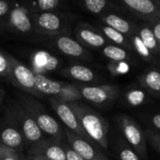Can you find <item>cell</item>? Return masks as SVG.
<instances>
[{
  "label": "cell",
  "mask_w": 160,
  "mask_h": 160,
  "mask_svg": "<svg viewBox=\"0 0 160 160\" xmlns=\"http://www.w3.org/2000/svg\"><path fill=\"white\" fill-rule=\"evenodd\" d=\"M77 115L79 122L88 136L100 148L107 150L109 147V129L110 125L98 112L93 108L78 102L68 103Z\"/></svg>",
  "instance_id": "cell-1"
},
{
  "label": "cell",
  "mask_w": 160,
  "mask_h": 160,
  "mask_svg": "<svg viewBox=\"0 0 160 160\" xmlns=\"http://www.w3.org/2000/svg\"><path fill=\"white\" fill-rule=\"evenodd\" d=\"M22 106L30 113L40 130L44 135H48L52 140L62 142L65 137V130L62 128L60 124L51 116L43 108V106L34 98L24 96L21 98Z\"/></svg>",
  "instance_id": "cell-2"
},
{
  "label": "cell",
  "mask_w": 160,
  "mask_h": 160,
  "mask_svg": "<svg viewBox=\"0 0 160 160\" xmlns=\"http://www.w3.org/2000/svg\"><path fill=\"white\" fill-rule=\"evenodd\" d=\"M35 79L37 89L42 96L46 95L67 103L78 102L82 99L77 84L50 79L40 74H35Z\"/></svg>",
  "instance_id": "cell-3"
},
{
  "label": "cell",
  "mask_w": 160,
  "mask_h": 160,
  "mask_svg": "<svg viewBox=\"0 0 160 160\" xmlns=\"http://www.w3.org/2000/svg\"><path fill=\"white\" fill-rule=\"evenodd\" d=\"M116 123L126 142L136 152L141 159H146L147 140L141 125L134 119L125 114L118 115Z\"/></svg>",
  "instance_id": "cell-4"
},
{
  "label": "cell",
  "mask_w": 160,
  "mask_h": 160,
  "mask_svg": "<svg viewBox=\"0 0 160 160\" xmlns=\"http://www.w3.org/2000/svg\"><path fill=\"white\" fill-rule=\"evenodd\" d=\"M9 116L15 121L16 126L20 129L26 145L29 147L43 141L44 133L40 130L30 113L22 106L15 105L11 108Z\"/></svg>",
  "instance_id": "cell-5"
},
{
  "label": "cell",
  "mask_w": 160,
  "mask_h": 160,
  "mask_svg": "<svg viewBox=\"0 0 160 160\" xmlns=\"http://www.w3.org/2000/svg\"><path fill=\"white\" fill-rule=\"evenodd\" d=\"M83 99L98 107H107L114 103L121 95V90L116 85H84L77 84Z\"/></svg>",
  "instance_id": "cell-6"
},
{
  "label": "cell",
  "mask_w": 160,
  "mask_h": 160,
  "mask_svg": "<svg viewBox=\"0 0 160 160\" xmlns=\"http://www.w3.org/2000/svg\"><path fill=\"white\" fill-rule=\"evenodd\" d=\"M10 82L22 90L35 97H42L36 86L35 73L22 62L10 57V70L8 77Z\"/></svg>",
  "instance_id": "cell-7"
},
{
  "label": "cell",
  "mask_w": 160,
  "mask_h": 160,
  "mask_svg": "<svg viewBox=\"0 0 160 160\" xmlns=\"http://www.w3.org/2000/svg\"><path fill=\"white\" fill-rule=\"evenodd\" d=\"M115 3L140 22L152 23L160 19V9L154 0H115Z\"/></svg>",
  "instance_id": "cell-8"
},
{
  "label": "cell",
  "mask_w": 160,
  "mask_h": 160,
  "mask_svg": "<svg viewBox=\"0 0 160 160\" xmlns=\"http://www.w3.org/2000/svg\"><path fill=\"white\" fill-rule=\"evenodd\" d=\"M49 102H50L51 107L52 108V109L57 114V116L60 118V120L66 125L67 129L70 130L71 132L78 135L79 137H81V138H82V139H84V140H86V141H90L92 143H94L88 138V136L86 135V133L82 129L77 115L75 114L74 110L71 108V107L69 106L68 103L58 100V99H55V98H49Z\"/></svg>",
  "instance_id": "cell-9"
},
{
  "label": "cell",
  "mask_w": 160,
  "mask_h": 160,
  "mask_svg": "<svg viewBox=\"0 0 160 160\" xmlns=\"http://www.w3.org/2000/svg\"><path fill=\"white\" fill-rule=\"evenodd\" d=\"M64 130L68 145L84 160H111L98 149L96 144L79 137L68 129Z\"/></svg>",
  "instance_id": "cell-10"
},
{
  "label": "cell",
  "mask_w": 160,
  "mask_h": 160,
  "mask_svg": "<svg viewBox=\"0 0 160 160\" xmlns=\"http://www.w3.org/2000/svg\"><path fill=\"white\" fill-rule=\"evenodd\" d=\"M26 157H40L52 160H66V153L62 142L52 139L39 141L28 148Z\"/></svg>",
  "instance_id": "cell-11"
},
{
  "label": "cell",
  "mask_w": 160,
  "mask_h": 160,
  "mask_svg": "<svg viewBox=\"0 0 160 160\" xmlns=\"http://www.w3.org/2000/svg\"><path fill=\"white\" fill-rule=\"evenodd\" d=\"M118 12H107L102 15L101 21L104 25L117 30L127 37H131L138 30V22L131 20Z\"/></svg>",
  "instance_id": "cell-12"
},
{
  "label": "cell",
  "mask_w": 160,
  "mask_h": 160,
  "mask_svg": "<svg viewBox=\"0 0 160 160\" xmlns=\"http://www.w3.org/2000/svg\"><path fill=\"white\" fill-rule=\"evenodd\" d=\"M0 142L6 147L15 151L18 154L22 152L25 144L24 139L16 125L6 124L0 130Z\"/></svg>",
  "instance_id": "cell-13"
},
{
  "label": "cell",
  "mask_w": 160,
  "mask_h": 160,
  "mask_svg": "<svg viewBox=\"0 0 160 160\" xmlns=\"http://www.w3.org/2000/svg\"><path fill=\"white\" fill-rule=\"evenodd\" d=\"M140 87L149 95L160 97V69L155 66L146 68L139 76Z\"/></svg>",
  "instance_id": "cell-14"
},
{
  "label": "cell",
  "mask_w": 160,
  "mask_h": 160,
  "mask_svg": "<svg viewBox=\"0 0 160 160\" xmlns=\"http://www.w3.org/2000/svg\"><path fill=\"white\" fill-rule=\"evenodd\" d=\"M55 43L58 50L68 57L75 58H82V59L90 58V55L85 50V48L79 41L69 37L67 36L59 37L56 40Z\"/></svg>",
  "instance_id": "cell-15"
},
{
  "label": "cell",
  "mask_w": 160,
  "mask_h": 160,
  "mask_svg": "<svg viewBox=\"0 0 160 160\" xmlns=\"http://www.w3.org/2000/svg\"><path fill=\"white\" fill-rule=\"evenodd\" d=\"M60 74L67 78L76 80L81 83H90L98 78L97 74L91 68L80 64L68 66L64 68Z\"/></svg>",
  "instance_id": "cell-16"
},
{
  "label": "cell",
  "mask_w": 160,
  "mask_h": 160,
  "mask_svg": "<svg viewBox=\"0 0 160 160\" xmlns=\"http://www.w3.org/2000/svg\"><path fill=\"white\" fill-rule=\"evenodd\" d=\"M77 35L82 43L92 48H103L108 44V40L102 35V33L91 27H81L78 30Z\"/></svg>",
  "instance_id": "cell-17"
},
{
  "label": "cell",
  "mask_w": 160,
  "mask_h": 160,
  "mask_svg": "<svg viewBox=\"0 0 160 160\" xmlns=\"http://www.w3.org/2000/svg\"><path fill=\"white\" fill-rule=\"evenodd\" d=\"M86 8L94 14H105L107 11L125 13V11L112 0H83Z\"/></svg>",
  "instance_id": "cell-18"
},
{
  "label": "cell",
  "mask_w": 160,
  "mask_h": 160,
  "mask_svg": "<svg viewBox=\"0 0 160 160\" xmlns=\"http://www.w3.org/2000/svg\"><path fill=\"white\" fill-rule=\"evenodd\" d=\"M58 65V59L50 55L47 52H38L34 58V67L33 71L35 74H44V72L53 71Z\"/></svg>",
  "instance_id": "cell-19"
},
{
  "label": "cell",
  "mask_w": 160,
  "mask_h": 160,
  "mask_svg": "<svg viewBox=\"0 0 160 160\" xmlns=\"http://www.w3.org/2000/svg\"><path fill=\"white\" fill-rule=\"evenodd\" d=\"M99 27H100V31H101L102 35L108 40V41H111L112 44L118 45V46L123 47L130 52H133L132 45H131V42H130V40L128 37L125 36L124 34L118 32L117 30H115L106 25H102Z\"/></svg>",
  "instance_id": "cell-20"
},
{
  "label": "cell",
  "mask_w": 160,
  "mask_h": 160,
  "mask_svg": "<svg viewBox=\"0 0 160 160\" xmlns=\"http://www.w3.org/2000/svg\"><path fill=\"white\" fill-rule=\"evenodd\" d=\"M102 54L110 61H125L129 63L133 60L130 51L112 43L105 45L102 48Z\"/></svg>",
  "instance_id": "cell-21"
},
{
  "label": "cell",
  "mask_w": 160,
  "mask_h": 160,
  "mask_svg": "<svg viewBox=\"0 0 160 160\" xmlns=\"http://www.w3.org/2000/svg\"><path fill=\"white\" fill-rule=\"evenodd\" d=\"M123 98L128 107L139 108L149 101V94L142 88H130L124 92Z\"/></svg>",
  "instance_id": "cell-22"
},
{
  "label": "cell",
  "mask_w": 160,
  "mask_h": 160,
  "mask_svg": "<svg viewBox=\"0 0 160 160\" xmlns=\"http://www.w3.org/2000/svg\"><path fill=\"white\" fill-rule=\"evenodd\" d=\"M129 40H130V42L132 45L133 52H135L139 56V58H141L143 61L156 67V62H155L154 57L152 56V54L150 53V51L148 50L146 45L143 43V41H142V39L140 38L138 33L137 32L134 33L131 37H129Z\"/></svg>",
  "instance_id": "cell-23"
},
{
  "label": "cell",
  "mask_w": 160,
  "mask_h": 160,
  "mask_svg": "<svg viewBox=\"0 0 160 160\" xmlns=\"http://www.w3.org/2000/svg\"><path fill=\"white\" fill-rule=\"evenodd\" d=\"M38 25L46 31H57L61 27V21L58 16L52 12H44L38 18Z\"/></svg>",
  "instance_id": "cell-24"
},
{
  "label": "cell",
  "mask_w": 160,
  "mask_h": 160,
  "mask_svg": "<svg viewBox=\"0 0 160 160\" xmlns=\"http://www.w3.org/2000/svg\"><path fill=\"white\" fill-rule=\"evenodd\" d=\"M11 23L17 30H19L22 33H26V32L30 31L32 28V25H31L29 18L24 13V11H22L21 9H15L12 11Z\"/></svg>",
  "instance_id": "cell-25"
},
{
  "label": "cell",
  "mask_w": 160,
  "mask_h": 160,
  "mask_svg": "<svg viewBox=\"0 0 160 160\" xmlns=\"http://www.w3.org/2000/svg\"><path fill=\"white\" fill-rule=\"evenodd\" d=\"M107 69L111 75L118 77L127 74L130 71V65L128 62L125 61H109Z\"/></svg>",
  "instance_id": "cell-26"
},
{
  "label": "cell",
  "mask_w": 160,
  "mask_h": 160,
  "mask_svg": "<svg viewBox=\"0 0 160 160\" xmlns=\"http://www.w3.org/2000/svg\"><path fill=\"white\" fill-rule=\"evenodd\" d=\"M117 153L120 160H141L136 152L126 141H119L117 143Z\"/></svg>",
  "instance_id": "cell-27"
},
{
  "label": "cell",
  "mask_w": 160,
  "mask_h": 160,
  "mask_svg": "<svg viewBox=\"0 0 160 160\" xmlns=\"http://www.w3.org/2000/svg\"><path fill=\"white\" fill-rule=\"evenodd\" d=\"M147 142L160 154V132L154 129H147L145 132Z\"/></svg>",
  "instance_id": "cell-28"
},
{
  "label": "cell",
  "mask_w": 160,
  "mask_h": 160,
  "mask_svg": "<svg viewBox=\"0 0 160 160\" xmlns=\"http://www.w3.org/2000/svg\"><path fill=\"white\" fill-rule=\"evenodd\" d=\"M0 160H22V158L21 154H18L0 143Z\"/></svg>",
  "instance_id": "cell-29"
},
{
  "label": "cell",
  "mask_w": 160,
  "mask_h": 160,
  "mask_svg": "<svg viewBox=\"0 0 160 160\" xmlns=\"http://www.w3.org/2000/svg\"><path fill=\"white\" fill-rule=\"evenodd\" d=\"M10 70V57L0 52V78L8 77Z\"/></svg>",
  "instance_id": "cell-30"
},
{
  "label": "cell",
  "mask_w": 160,
  "mask_h": 160,
  "mask_svg": "<svg viewBox=\"0 0 160 160\" xmlns=\"http://www.w3.org/2000/svg\"><path fill=\"white\" fill-rule=\"evenodd\" d=\"M59 3V0H38V5L42 10H50L54 8Z\"/></svg>",
  "instance_id": "cell-31"
},
{
  "label": "cell",
  "mask_w": 160,
  "mask_h": 160,
  "mask_svg": "<svg viewBox=\"0 0 160 160\" xmlns=\"http://www.w3.org/2000/svg\"><path fill=\"white\" fill-rule=\"evenodd\" d=\"M64 149H65V153H66V160H84L68 144H64Z\"/></svg>",
  "instance_id": "cell-32"
},
{
  "label": "cell",
  "mask_w": 160,
  "mask_h": 160,
  "mask_svg": "<svg viewBox=\"0 0 160 160\" xmlns=\"http://www.w3.org/2000/svg\"><path fill=\"white\" fill-rule=\"evenodd\" d=\"M152 28V31L155 35V38L157 39L158 42L160 44V19L156 20L152 23H149Z\"/></svg>",
  "instance_id": "cell-33"
},
{
  "label": "cell",
  "mask_w": 160,
  "mask_h": 160,
  "mask_svg": "<svg viewBox=\"0 0 160 160\" xmlns=\"http://www.w3.org/2000/svg\"><path fill=\"white\" fill-rule=\"evenodd\" d=\"M149 123L155 128L154 130H157V131L160 132V113L151 116L150 120H149Z\"/></svg>",
  "instance_id": "cell-34"
},
{
  "label": "cell",
  "mask_w": 160,
  "mask_h": 160,
  "mask_svg": "<svg viewBox=\"0 0 160 160\" xmlns=\"http://www.w3.org/2000/svg\"><path fill=\"white\" fill-rule=\"evenodd\" d=\"M8 10V4L4 0H0V16L6 14Z\"/></svg>",
  "instance_id": "cell-35"
},
{
  "label": "cell",
  "mask_w": 160,
  "mask_h": 160,
  "mask_svg": "<svg viewBox=\"0 0 160 160\" xmlns=\"http://www.w3.org/2000/svg\"><path fill=\"white\" fill-rule=\"evenodd\" d=\"M26 158L28 160H52L46 158V157H26Z\"/></svg>",
  "instance_id": "cell-36"
},
{
  "label": "cell",
  "mask_w": 160,
  "mask_h": 160,
  "mask_svg": "<svg viewBox=\"0 0 160 160\" xmlns=\"http://www.w3.org/2000/svg\"><path fill=\"white\" fill-rule=\"evenodd\" d=\"M154 2L156 3V5L158 6V8L160 9V0H154Z\"/></svg>",
  "instance_id": "cell-37"
},
{
  "label": "cell",
  "mask_w": 160,
  "mask_h": 160,
  "mask_svg": "<svg viewBox=\"0 0 160 160\" xmlns=\"http://www.w3.org/2000/svg\"><path fill=\"white\" fill-rule=\"evenodd\" d=\"M21 158H22V160H28L24 155H22V154H21Z\"/></svg>",
  "instance_id": "cell-38"
},
{
  "label": "cell",
  "mask_w": 160,
  "mask_h": 160,
  "mask_svg": "<svg viewBox=\"0 0 160 160\" xmlns=\"http://www.w3.org/2000/svg\"><path fill=\"white\" fill-rule=\"evenodd\" d=\"M1 102H2V96H1V93H0V105H1Z\"/></svg>",
  "instance_id": "cell-39"
},
{
  "label": "cell",
  "mask_w": 160,
  "mask_h": 160,
  "mask_svg": "<svg viewBox=\"0 0 160 160\" xmlns=\"http://www.w3.org/2000/svg\"><path fill=\"white\" fill-rule=\"evenodd\" d=\"M0 143H1V142H0Z\"/></svg>",
  "instance_id": "cell-40"
}]
</instances>
